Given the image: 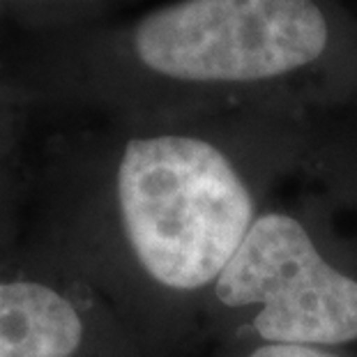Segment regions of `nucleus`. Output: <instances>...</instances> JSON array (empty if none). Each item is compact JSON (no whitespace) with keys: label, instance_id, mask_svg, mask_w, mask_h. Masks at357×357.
Returning a JSON list of instances; mask_svg holds the SVG:
<instances>
[{"label":"nucleus","instance_id":"nucleus-1","mask_svg":"<svg viewBox=\"0 0 357 357\" xmlns=\"http://www.w3.org/2000/svg\"><path fill=\"white\" fill-rule=\"evenodd\" d=\"M353 65L357 24L339 0H171L60 60L30 93L166 116Z\"/></svg>","mask_w":357,"mask_h":357},{"label":"nucleus","instance_id":"nucleus-2","mask_svg":"<svg viewBox=\"0 0 357 357\" xmlns=\"http://www.w3.org/2000/svg\"><path fill=\"white\" fill-rule=\"evenodd\" d=\"M215 295L229 309H256L252 325L263 344L357 341V279L325 261L307 226L284 212L256 217Z\"/></svg>","mask_w":357,"mask_h":357},{"label":"nucleus","instance_id":"nucleus-3","mask_svg":"<svg viewBox=\"0 0 357 357\" xmlns=\"http://www.w3.org/2000/svg\"><path fill=\"white\" fill-rule=\"evenodd\" d=\"M139 339L70 277L0 263V357H139Z\"/></svg>","mask_w":357,"mask_h":357},{"label":"nucleus","instance_id":"nucleus-4","mask_svg":"<svg viewBox=\"0 0 357 357\" xmlns=\"http://www.w3.org/2000/svg\"><path fill=\"white\" fill-rule=\"evenodd\" d=\"M247 357H337L318 346H295V344H261Z\"/></svg>","mask_w":357,"mask_h":357}]
</instances>
